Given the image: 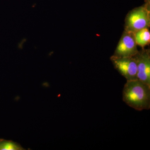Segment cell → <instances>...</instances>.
Here are the masks:
<instances>
[{
  "mask_svg": "<svg viewBox=\"0 0 150 150\" xmlns=\"http://www.w3.org/2000/svg\"><path fill=\"white\" fill-rule=\"evenodd\" d=\"M123 101L139 111L150 108V86L137 79L127 81L123 90Z\"/></svg>",
  "mask_w": 150,
  "mask_h": 150,
  "instance_id": "obj_1",
  "label": "cell"
},
{
  "mask_svg": "<svg viewBox=\"0 0 150 150\" xmlns=\"http://www.w3.org/2000/svg\"><path fill=\"white\" fill-rule=\"evenodd\" d=\"M150 13L149 6L137 8L127 14L125 19V30L135 33L140 30L149 28Z\"/></svg>",
  "mask_w": 150,
  "mask_h": 150,
  "instance_id": "obj_2",
  "label": "cell"
},
{
  "mask_svg": "<svg viewBox=\"0 0 150 150\" xmlns=\"http://www.w3.org/2000/svg\"><path fill=\"white\" fill-rule=\"evenodd\" d=\"M110 59L115 69L127 81L138 79L137 61L135 56L118 57L112 55Z\"/></svg>",
  "mask_w": 150,
  "mask_h": 150,
  "instance_id": "obj_3",
  "label": "cell"
},
{
  "mask_svg": "<svg viewBox=\"0 0 150 150\" xmlns=\"http://www.w3.org/2000/svg\"><path fill=\"white\" fill-rule=\"evenodd\" d=\"M139 51L134 33L124 30L113 55L118 57H134Z\"/></svg>",
  "mask_w": 150,
  "mask_h": 150,
  "instance_id": "obj_4",
  "label": "cell"
},
{
  "mask_svg": "<svg viewBox=\"0 0 150 150\" xmlns=\"http://www.w3.org/2000/svg\"><path fill=\"white\" fill-rule=\"evenodd\" d=\"M137 59V79L150 86V53L149 49L143 48L134 56Z\"/></svg>",
  "mask_w": 150,
  "mask_h": 150,
  "instance_id": "obj_5",
  "label": "cell"
},
{
  "mask_svg": "<svg viewBox=\"0 0 150 150\" xmlns=\"http://www.w3.org/2000/svg\"><path fill=\"white\" fill-rule=\"evenodd\" d=\"M137 45L144 48L150 42V32L149 28L140 30L134 33Z\"/></svg>",
  "mask_w": 150,
  "mask_h": 150,
  "instance_id": "obj_6",
  "label": "cell"
},
{
  "mask_svg": "<svg viewBox=\"0 0 150 150\" xmlns=\"http://www.w3.org/2000/svg\"><path fill=\"white\" fill-rule=\"evenodd\" d=\"M24 150L17 143L11 141L0 139V150Z\"/></svg>",
  "mask_w": 150,
  "mask_h": 150,
  "instance_id": "obj_7",
  "label": "cell"
}]
</instances>
